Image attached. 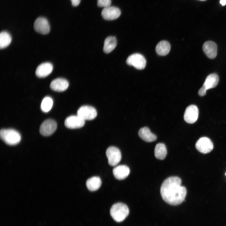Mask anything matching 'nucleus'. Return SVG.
Segmentation results:
<instances>
[{
  "label": "nucleus",
  "instance_id": "1",
  "mask_svg": "<svg viewBox=\"0 0 226 226\" xmlns=\"http://www.w3.org/2000/svg\"><path fill=\"white\" fill-rule=\"evenodd\" d=\"M181 180L177 176H172L165 179L160 188L163 199L167 203L177 205L185 200L186 195V188L181 186Z\"/></svg>",
  "mask_w": 226,
  "mask_h": 226
},
{
  "label": "nucleus",
  "instance_id": "2",
  "mask_svg": "<svg viewBox=\"0 0 226 226\" xmlns=\"http://www.w3.org/2000/svg\"><path fill=\"white\" fill-rule=\"evenodd\" d=\"M129 209L127 206L121 202L114 204L110 209V214L116 221L120 222L123 221L129 213Z\"/></svg>",
  "mask_w": 226,
  "mask_h": 226
},
{
  "label": "nucleus",
  "instance_id": "3",
  "mask_svg": "<svg viewBox=\"0 0 226 226\" xmlns=\"http://www.w3.org/2000/svg\"><path fill=\"white\" fill-rule=\"evenodd\" d=\"M1 139L8 145H14L20 141L21 137L20 133L13 129H2L0 132Z\"/></svg>",
  "mask_w": 226,
  "mask_h": 226
},
{
  "label": "nucleus",
  "instance_id": "4",
  "mask_svg": "<svg viewBox=\"0 0 226 226\" xmlns=\"http://www.w3.org/2000/svg\"><path fill=\"white\" fill-rule=\"evenodd\" d=\"M126 62L128 65L133 66L137 69L142 70L146 66V61L145 58L141 54L134 53L128 57Z\"/></svg>",
  "mask_w": 226,
  "mask_h": 226
},
{
  "label": "nucleus",
  "instance_id": "5",
  "mask_svg": "<svg viewBox=\"0 0 226 226\" xmlns=\"http://www.w3.org/2000/svg\"><path fill=\"white\" fill-rule=\"evenodd\" d=\"M106 154L109 165L111 166L117 165L121 159V153L120 150L117 148L110 146L107 148Z\"/></svg>",
  "mask_w": 226,
  "mask_h": 226
},
{
  "label": "nucleus",
  "instance_id": "6",
  "mask_svg": "<svg viewBox=\"0 0 226 226\" xmlns=\"http://www.w3.org/2000/svg\"><path fill=\"white\" fill-rule=\"evenodd\" d=\"M77 115L85 121L90 120L96 117L97 112L94 107L89 105H84L78 109Z\"/></svg>",
  "mask_w": 226,
  "mask_h": 226
},
{
  "label": "nucleus",
  "instance_id": "7",
  "mask_svg": "<svg viewBox=\"0 0 226 226\" xmlns=\"http://www.w3.org/2000/svg\"><path fill=\"white\" fill-rule=\"evenodd\" d=\"M195 146L198 151L204 154L210 152L213 148V144L211 140L206 137L199 139L196 142Z\"/></svg>",
  "mask_w": 226,
  "mask_h": 226
},
{
  "label": "nucleus",
  "instance_id": "8",
  "mask_svg": "<svg viewBox=\"0 0 226 226\" xmlns=\"http://www.w3.org/2000/svg\"><path fill=\"white\" fill-rule=\"evenodd\" d=\"M57 124L52 119H47L41 124L40 132L42 135L47 136L52 134L57 128Z\"/></svg>",
  "mask_w": 226,
  "mask_h": 226
},
{
  "label": "nucleus",
  "instance_id": "9",
  "mask_svg": "<svg viewBox=\"0 0 226 226\" xmlns=\"http://www.w3.org/2000/svg\"><path fill=\"white\" fill-rule=\"evenodd\" d=\"M35 30L42 34H47L50 31V26L47 20L45 18L40 17L35 20L34 24Z\"/></svg>",
  "mask_w": 226,
  "mask_h": 226
},
{
  "label": "nucleus",
  "instance_id": "10",
  "mask_svg": "<svg viewBox=\"0 0 226 226\" xmlns=\"http://www.w3.org/2000/svg\"><path fill=\"white\" fill-rule=\"evenodd\" d=\"M198 110L195 105H191L186 109L184 116V120L189 123H193L197 121L199 114Z\"/></svg>",
  "mask_w": 226,
  "mask_h": 226
},
{
  "label": "nucleus",
  "instance_id": "11",
  "mask_svg": "<svg viewBox=\"0 0 226 226\" xmlns=\"http://www.w3.org/2000/svg\"><path fill=\"white\" fill-rule=\"evenodd\" d=\"M121 14L120 10L115 6H109L104 8L101 14L103 18L107 20H113L118 18Z\"/></svg>",
  "mask_w": 226,
  "mask_h": 226
},
{
  "label": "nucleus",
  "instance_id": "12",
  "mask_svg": "<svg viewBox=\"0 0 226 226\" xmlns=\"http://www.w3.org/2000/svg\"><path fill=\"white\" fill-rule=\"evenodd\" d=\"M85 124V120L78 116H71L65 120L64 124L67 128L75 129L83 127Z\"/></svg>",
  "mask_w": 226,
  "mask_h": 226
},
{
  "label": "nucleus",
  "instance_id": "13",
  "mask_svg": "<svg viewBox=\"0 0 226 226\" xmlns=\"http://www.w3.org/2000/svg\"><path fill=\"white\" fill-rule=\"evenodd\" d=\"M202 49L205 54L210 59L214 58L217 55V46L213 41H208L205 42L202 46Z\"/></svg>",
  "mask_w": 226,
  "mask_h": 226
},
{
  "label": "nucleus",
  "instance_id": "14",
  "mask_svg": "<svg viewBox=\"0 0 226 226\" xmlns=\"http://www.w3.org/2000/svg\"><path fill=\"white\" fill-rule=\"evenodd\" d=\"M68 86V82L66 79L59 78L55 79L51 82L50 87L54 91L62 92L66 90Z\"/></svg>",
  "mask_w": 226,
  "mask_h": 226
},
{
  "label": "nucleus",
  "instance_id": "15",
  "mask_svg": "<svg viewBox=\"0 0 226 226\" xmlns=\"http://www.w3.org/2000/svg\"><path fill=\"white\" fill-rule=\"evenodd\" d=\"M53 69V65L51 63H42L37 67L35 74L39 78H44L49 75L52 72Z\"/></svg>",
  "mask_w": 226,
  "mask_h": 226
},
{
  "label": "nucleus",
  "instance_id": "16",
  "mask_svg": "<svg viewBox=\"0 0 226 226\" xmlns=\"http://www.w3.org/2000/svg\"><path fill=\"white\" fill-rule=\"evenodd\" d=\"M130 172L129 168L124 165L116 166L113 170V173L115 177L119 180L125 179L129 175Z\"/></svg>",
  "mask_w": 226,
  "mask_h": 226
},
{
  "label": "nucleus",
  "instance_id": "17",
  "mask_svg": "<svg viewBox=\"0 0 226 226\" xmlns=\"http://www.w3.org/2000/svg\"><path fill=\"white\" fill-rule=\"evenodd\" d=\"M138 134L141 138L146 142H151L154 141L157 138L156 136L152 133L149 129L147 127L140 129Z\"/></svg>",
  "mask_w": 226,
  "mask_h": 226
},
{
  "label": "nucleus",
  "instance_id": "18",
  "mask_svg": "<svg viewBox=\"0 0 226 226\" xmlns=\"http://www.w3.org/2000/svg\"><path fill=\"white\" fill-rule=\"evenodd\" d=\"M219 81L218 75L215 73L211 74L207 77L202 87L206 90L215 87Z\"/></svg>",
  "mask_w": 226,
  "mask_h": 226
},
{
  "label": "nucleus",
  "instance_id": "19",
  "mask_svg": "<svg viewBox=\"0 0 226 226\" xmlns=\"http://www.w3.org/2000/svg\"><path fill=\"white\" fill-rule=\"evenodd\" d=\"M101 180L98 176H94L88 179L86 182V186L88 189L91 191L98 190L101 185Z\"/></svg>",
  "mask_w": 226,
  "mask_h": 226
},
{
  "label": "nucleus",
  "instance_id": "20",
  "mask_svg": "<svg viewBox=\"0 0 226 226\" xmlns=\"http://www.w3.org/2000/svg\"><path fill=\"white\" fill-rule=\"evenodd\" d=\"M170 49V44L167 41L162 40L157 44L155 50L156 53L160 56H165L169 52Z\"/></svg>",
  "mask_w": 226,
  "mask_h": 226
},
{
  "label": "nucleus",
  "instance_id": "21",
  "mask_svg": "<svg viewBox=\"0 0 226 226\" xmlns=\"http://www.w3.org/2000/svg\"><path fill=\"white\" fill-rule=\"evenodd\" d=\"M116 45L117 40L115 37L110 36L107 37L104 42V51L106 53H110L115 49Z\"/></svg>",
  "mask_w": 226,
  "mask_h": 226
},
{
  "label": "nucleus",
  "instance_id": "22",
  "mask_svg": "<svg viewBox=\"0 0 226 226\" xmlns=\"http://www.w3.org/2000/svg\"><path fill=\"white\" fill-rule=\"evenodd\" d=\"M167 154V149L164 144L159 143L156 144L154 149V155L157 159L163 160L165 158Z\"/></svg>",
  "mask_w": 226,
  "mask_h": 226
},
{
  "label": "nucleus",
  "instance_id": "23",
  "mask_svg": "<svg viewBox=\"0 0 226 226\" xmlns=\"http://www.w3.org/2000/svg\"><path fill=\"white\" fill-rule=\"evenodd\" d=\"M12 40L10 34L6 31L1 32L0 34V48L3 49L6 48L10 44Z\"/></svg>",
  "mask_w": 226,
  "mask_h": 226
},
{
  "label": "nucleus",
  "instance_id": "24",
  "mask_svg": "<svg viewBox=\"0 0 226 226\" xmlns=\"http://www.w3.org/2000/svg\"><path fill=\"white\" fill-rule=\"evenodd\" d=\"M53 104L52 99L49 97H46L42 100L41 104V109L44 112H47L51 109Z\"/></svg>",
  "mask_w": 226,
  "mask_h": 226
},
{
  "label": "nucleus",
  "instance_id": "25",
  "mask_svg": "<svg viewBox=\"0 0 226 226\" xmlns=\"http://www.w3.org/2000/svg\"><path fill=\"white\" fill-rule=\"evenodd\" d=\"M111 0H97V5L99 7L106 8L110 6Z\"/></svg>",
  "mask_w": 226,
  "mask_h": 226
},
{
  "label": "nucleus",
  "instance_id": "26",
  "mask_svg": "<svg viewBox=\"0 0 226 226\" xmlns=\"http://www.w3.org/2000/svg\"><path fill=\"white\" fill-rule=\"evenodd\" d=\"M206 90L205 88L202 87L198 91V94L201 96L205 95L206 93Z\"/></svg>",
  "mask_w": 226,
  "mask_h": 226
},
{
  "label": "nucleus",
  "instance_id": "27",
  "mask_svg": "<svg viewBox=\"0 0 226 226\" xmlns=\"http://www.w3.org/2000/svg\"><path fill=\"white\" fill-rule=\"evenodd\" d=\"M81 0H71L72 4L73 6H77L79 4Z\"/></svg>",
  "mask_w": 226,
  "mask_h": 226
},
{
  "label": "nucleus",
  "instance_id": "28",
  "mask_svg": "<svg viewBox=\"0 0 226 226\" xmlns=\"http://www.w3.org/2000/svg\"><path fill=\"white\" fill-rule=\"evenodd\" d=\"M220 3L222 6H224L226 4V0H220Z\"/></svg>",
  "mask_w": 226,
  "mask_h": 226
},
{
  "label": "nucleus",
  "instance_id": "29",
  "mask_svg": "<svg viewBox=\"0 0 226 226\" xmlns=\"http://www.w3.org/2000/svg\"><path fill=\"white\" fill-rule=\"evenodd\" d=\"M199 0L201 1H205L206 0Z\"/></svg>",
  "mask_w": 226,
  "mask_h": 226
},
{
  "label": "nucleus",
  "instance_id": "30",
  "mask_svg": "<svg viewBox=\"0 0 226 226\" xmlns=\"http://www.w3.org/2000/svg\"><path fill=\"white\" fill-rule=\"evenodd\" d=\"M225 175H226V173H225Z\"/></svg>",
  "mask_w": 226,
  "mask_h": 226
}]
</instances>
